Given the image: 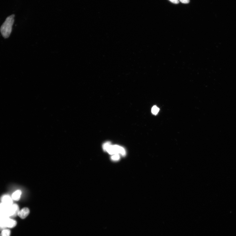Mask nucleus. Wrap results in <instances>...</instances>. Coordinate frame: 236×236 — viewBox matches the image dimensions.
Segmentation results:
<instances>
[{
  "label": "nucleus",
  "mask_w": 236,
  "mask_h": 236,
  "mask_svg": "<svg viewBox=\"0 0 236 236\" xmlns=\"http://www.w3.org/2000/svg\"><path fill=\"white\" fill-rule=\"evenodd\" d=\"M16 224L17 222L16 220L8 217L7 218L3 227L0 228V231H1L7 229V228H13L15 227Z\"/></svg>",
  "instance_id": "7ed1b4c3"
},
{
  "label": "nucleus",
  "mask_w": 236,
  "mask_h": 236,
  "mask_svg": "<svg viewBox=\"0 0 236 236\" xmlns=\"http://www.w3.org/2000/svg\"><path fill=\"white\" fill-rule=\"evenodd\" d=\"M159 110L160 109L158 107H157L156 106H154L152 107V114L155 115H157L159 112Z\"/></svg>",
  "instance_id": "1a4fd4ad"
},
{
  "label": "nucleus",
  "mask_w": 236,
  "mask_h": 236,
  "mask_svg": "<svg viewBox=\"0 0 236 236\" xmlns=\"http://www.w3.org/2000/svg\"><path fill=\"white\" fill-rule=\"evenodd\" d=\"M11 235V231L8 229H6L1 231L0 233V236H10Z\"/></svg>",
  "instance_id": "6e6552de"
},
{
  "label": "nucleus",
  "mask_w": 236,
  "mask_h": 236,
  "mask_svg": "<svg viewBox=\"0 0 236 236\" xmlns=\"http://www.w3.org/2000/svg\"><path fill=\"white\" fill-rule=\"evenodd\" d=\"M106 151L110 154H120L123 156H125L126 154V151L123 148L117 145H110L107 149Z\"/></svg>",
  "instance_id": "f03ea898"
},
{
  "label": "nucleus",
  "mask_w": 236,
  "mask_h": 236,
  "mask_svg": "<svg viewBox=\"0 0 236 236\" xmlns=\"http://www.w3.org/2000/svg\"><path fill=\"white\" fill-rule=\"evenodd\" d=\"M169 1L175 4H178L179 3L178 0H169Z\"/></svg>",
  "instance_id": "ddd939ff"
},
{
  "label": "nucleus",
  "mask_w": 236,
  "mask_h": 236,
  "mask_svg": "<svg viewBox=\"0 0 236 236\" xmlns=\"http://www.w3.org/2000/svg\"><path fill=\"white\" fill-rule=\"evenodd\" d=\"M1 200L2 203L7 205L10 206L13 204L12 199L8 195H5L2 196Z\"/></svg>",
  "instance_id": "39448f33"
},
{
  "label": "nucleus",
  "mask_w": 236,
  "mask_h": 236,
  "mask_svg": "<svg viewBox=\"0 0 236 236\" xmlns=\"http://www.w3.org/2000/svg\"><path fill=\"white\" fill-rule=\"evenodd\" d=\"M120 157L119 154H115L113 155L111 157V159L113 161H117L120 159Z\"/></svg>",
  "instance_id": "9d476101"
},
{
  "label": "nucleus",
  "mask_w": 236,
  "mask_h": 236,
  "mask_svg": "<svg viewBox=\"0 0 236 236\" xmlns=\"http://www.w3.org/2000/svg\"><path fill=\"white\" fill-rule=\"evenodd\" d=\"M9 217L0 213V228L3 227L7 218Z\"/></svg>",
  "instance_id": "0eeeda50"
},
{
  "label": "nucleus",
  "mask_w": 236,
  "mask_h": 236,
  "mask_svg": "<svg viewBox=\"0 0 236 236\" xmlns=\"http://www.w3.org/2000/svg\"><path fill=\"white\" fill-rule=\"evenodd\" d=\"M182 3L184 4H188L190 2V0H179Z\"/></svg>",
  "instance_id": "f8f14e48"
},
{
  "label": "nucleus",
  "mask_w": 236,
  "mask_h": 236,
  "mask_svg": "<svg viewBox=\"0 0 236 236\" xmlns=\"http://www.w3.org/2000/svg\"><path fill=\"white\" fill-rule=\"evenodd\" d=\"M15 15H12L7 17L1 28V32L2 35L5 38L9 37L11 33L14 22Z\"/></svg>",
  "instance_id": "f257e3e1"
},
{
  "label": "nucleus",
  "mask_w": 236,
  "mask_h": 236,
  "mask_svg": "<svg viewBox=\"0 0 236 236\" xmlns=\"http://www.w3.org/2000/svg\"><path fill=\"white\" fill-rule=\"evenodd\" d=\"M110 145L111 144V143H110V142H106L103 144V150H104L105 151H106L108 147H109Z\"/></svg>",
  "instance_id": "9b49d317"
},
{
  "label": "nucleus",
  "mask_w": 236,
  "mask_h": 236,
  "mask_svg": "<svg viewBox=\"0 0 236 236\" xmlns=\"http://www.w3.org/2000/svg\"><path fill=\"white\" fill-rule=\"evenodd\" d=\"M30 213V210L27 208H24L21 210H19L18 215L22 219L26 218Z\"/></svg>",
  "instance_id": "20e7f679"
},
{
  "label": "nucleus",
  "mask_w": 236,
  "mask_h": 236,
  "mask_svg": "<svg viewBox=\"0 0 236 236\" xmlns=\"http://www.w3.org/2000/svg\"><path fill=\"white\" fill-rule=\"evenodd\" d=\"M21 195V190H18L15 191L12 195V198L14 200L18 201L20 199Z\"/></svg>",
  "instance_id": "423d86ee"
}]
</instances>
